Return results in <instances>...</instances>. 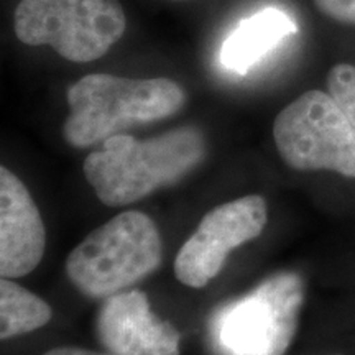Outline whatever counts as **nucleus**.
I'll use <instances>...</instances> for the list:
<instances>
[{"mask_svg":"<svg viewBox=\"0 0 355 355\" xmlns=\"http://www.w3.org/2000/svg\"><path fill=\"white\" fill-rule=\"evenodd\" d=\"M206 152V137L191 125L146 140L112 135L102 150L87 155L84 176L102 204L127 206L176 183L202 162Z\"/></svg>","mask_w":355,"mask_h":355,"instance_id":"f257e3e1","label":"nucleus"},{"mask_svg":"<svg viewBox=\"0 0 355 355\" xmlns=\"http://www.w3.org/2000/svg\"><path fill=\"white\" fill-rule=\"evenodd\" d=\"M180 84L166 78L130 79L87 74L68 91L69 115L63 137L74 148H87L139 123L171 117L184 105Z\"/></svg>","mask_w":355,"mask_h":355,"instance_id":"f03ea898","label":"nucleus"},{"mask_svg":"<svg viewBox=\"0 0 355 355\" xmlns=\"http://www.w3.org/2000/svg\"><path fill=\"white\" fill-rule=\"evenodd\" d=\"M163 242L155 222L139 211L115 216L92 230L66 260L71 285L87 298L125 291L162 265Z\"/></svg>","mask_w":355,"mask_h":355,"instance_id":"7ed1b4c3","label":"nucleus"},{"mask_svg":"<svg viewBox=\"0 0 355 355\" xmlns=\"http://www.w3.org/2000/svg\"><path fill=\"white\" fill-rule=\"evenodd\" d=\"M304 283L279 272L217 309L209 336L217 355H285L298 329Z\"/></svg>","mask_w":355,"mask_h":355,"instance_id":"20e7f679","label":"nucleus"},{"mask_svg":"<svg viewBox=\"0 0 355 355\" xmlns=\"http://www.w3.org/2000/svg\"><path fill=\"white\" fill-rule=\"evenodd\" d=\"M125 28L119 0H20L13 15V30L21 43L48 44L74 63L99 60Z\"/></svg>","mask_w":355,"mask_h":355,"instance_id":"39448f33","label":"nucleus"},{"mask_svg":"<svg viewBox=\"0 0 355 355\" xmlns=\"http://www.w3.org/2000/svg\"><path fill=\"white\" fill-rule=\"evenodd\" d=\"M279 157L300 171H334L355 178V130L329 92L308 91L277 115Z\"/></svg>","mask_w":355,"mask_h":355,"instance_id":"423d86ee","label":"nucleus"},{"mask_svg":"<svg viewBox=\"0 0 355 355\" xmlns=\"http://www.w3.org/2000/svg\"><path fill=\"white\" fill-rule=\"evenodd\" d=\"M266 220V202L257 194L214 207L202 217L194 234L178 252V282L189 288L209 285L224 268L230 252L259 237Z\"/></svg>","mask_w":355,"mask_h":355,"instance_id":"0eeeda50","label":"nucleus"},{"mask_svg":"<svg viewBox=\"0 0 355 355\" xmlns=\"http://www.w3.org/2000/svg\"><path fill=\"white\" fill-rule=\"evenodd\" d=\"M96 334L114 355H180V332L153 313L140 290L105 298L97 311Z\"/></svg>","mask_w":355,"mask_h":355,"instance_id":"6e6552de","label":"nucleus"},{"mask_svg":"<svg viewBox=\"0 0 355 355\" xmlns=\"http://www.w3.org/2000/svg\"><path fill=\"white\" fill-rule=\"evenodd\" d=\"M46 230L26 186L6 166L0 168V275L20 278L40 265Z\"/></svg>","mask_w":355,"mask_h":355,"instance_id":"1a4fd4ad","label":"nucleus"},{"mask_svg":"<svg viewBox=\"0 0 355 355\" xmlns=\"http://www.w3.org/2000/svg\"><path fill=\"white\" fill-rule=\"evenodd\" d=\"M298 26L288 13L278 8H265L248 17L229 35L220 48V63L237 74H247L266 53Z\"/></svg>","mask_w":355,"mask_h":355,"instance_id":"9d476101","label":"nucleus"},{"mask_svg":"<svg viewBox=\"0 0 355 355\" xmlns=\"http://www.w3.org/2000/svg\"><path fill=\"white\" fill-rule=\"evenodd\" d=\"M51 308L35 293L2 278L0 282V337L3 340L46 326Z\"/></svg>","mask_w":355,"mask_h":355,"instance_id":"9b49d317","label":"nucleus"},{"mask_svg":"<svg viewBox=\"0 0 355 355\" xmlns=\"http://www.w3.org/2000/svg\"><path fill=\"white\" fill-rule=\"evenodd\" d=\"M327 92L334 97L355 130V66L336 64L327 73Z\"/></svg>","mask_w":355,"mask_h":355,"instance_id":"f8f14e48","label":"nucleus"},{"mask_svg":"<svg viewBox=\"0 0 355 355\" xmlns=\"http://www.w3.org/2000/svg\"><path fill=\"white\" fill-rule=\"evenodd\" d=\"M314 6L327 19L355 25V0H314Z\"/></svg>","mask_w":355,"mask_h":355,"instance_id":"ddd939ff","label":"nucleus"},{"mask_svg":"<svg viewBox=\"0 0 355 355\" xmlns=\"http://www.w3.org/2000/svg\"><path fill=\"white\" fill-rule=\"evenodd\" d=\"M43 355H114L105 350V352H94V350L81 349V347H55Z\"/></svg>","mask_w":355,"mask_h":355,"instance_id":"4468645a","label":"nucleus"}]
</instances>
